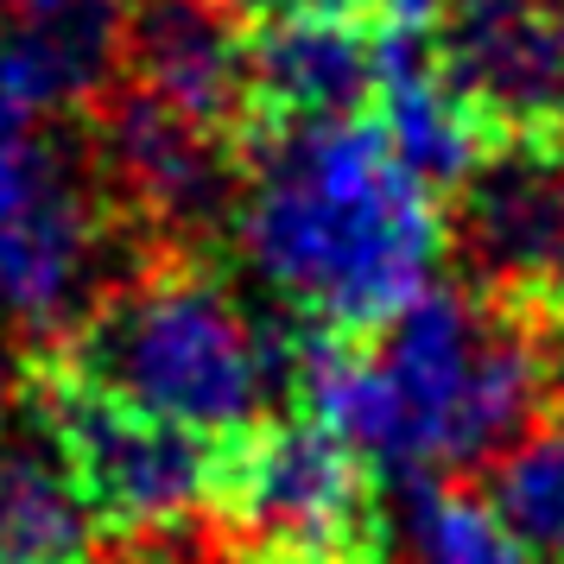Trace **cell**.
<instances>
[{"instance_id": "cell-17", "label": "cell", "mask_w": 564, "mask_h": 564, "mask_svg": "<svg viewBox=\"0 0 564 564\" xmlns=\"http://www.w3.org/2000/svg\"><path fill=\"white\" fill-rule=\"evenodd\" d=\"M13 393H20V368L7 361V349H0V425H7V412H13Z\"/></svg>"}, {"instance_id": "cell-9", "label": "cell", "mask_w": 564, "mask_h": 564, "mask_svg": "<svg viewBox=\"0 0 564 564\" xmlns=\"http://www.w3.org/2000/svg\"><path fill=\"white\" fill-rule=\"evenodd\" d=\"M457 241L488 292L545 305L564 273V140H501L457 191Z\"/></svg>"}, {"instance_id": "cell-7", "label": "cell", "mask_w": 564, "mask_h": 564, "mask_svg": "<svg viewBox=\"0 0 564 564\" xmlns=\"http://www.w3.org/2000/svg\"><path fill=\"white\" fill-rule=\"evenodd\" d=\"M432 45L495 140H564V0H451Z\"/></svg>"}, {"instance_id": "cell-11", "label": "cell", "mask_w": 564, "mask_h": 564, "mask_svg": "<svg viewBox=\"0 0 564 564\" xmlns=\"http://www.w3.org/2000/svg\"><path fill=\"white\" fill-rule=\"evenodd\" d=\"M121 39L128 0H26L0 20V96L52 121L102 102L121 70Z\"/></svg>"}, {"instance_id": "cell-3", "label": "cell", "mask_w": 564, "mask_h": 564, "mask_svg": "<svg viewBox=\"0 0 564 564\" xmlns=\"http://www.w3.org/2000/svg\"><path fill=\"white\" fill-rule=\"evenodd\" d=\"M45 375L235 451L292 387V343L267 330L204 260L159 254L133 280L108 285L52 349Z\"/></svg>"}, {"instance_id": "cell-6", "label": "cell", "mask_w": 564, "mask_h": 564, "mask_svg": "<svg viewBox=\"0 0 564 564\" xmlns=\"http://www.w3.org/2000/svg\"><path fill=\"white\" fill-rule=\"evenodd\" d=\"M39 419L52 425L57 451L70 457L102 533L133 539V545H172L216 513L223 463H229L223 444L140 419L77 381H57L45 368H39Z\"/></svg>"}, {"instance_id": "cell-4", "label": "cell", "mask_w": 564, "mask_h": 564, "mask_svg": "<svg viewBox=\"0 0 564 564\" xmlns=\"http://www.w3.org/2000/svg\"><path fill=\"white\" fill-rule=\"evenodd\" d=\"M115 204L52 115L0 96V317L57 349L102 299Z\"/></svg>"}, {"instance_id": "cell-14", "label": "cell", "mask_w": 564, "mask_h": 564, "mask_svg": "<svg viewBox=\"0 0 564 564\" xmlns=\"http://www.w3.org/2000/svg\"><path fill=\"white\" fill-rule=\"evenodd\" d=\"M412 564H533L539 552L495 513V501L451 482H412L406 495Z\"/></svg>"}, {"instance_id": "cell-1", "label": "cell", "mask_w": 564, "mask_h": 564, "mask_svg": "<svg viewBox=\"0 0 564 564\" xmlns=\"http://www.w3.org/2000/svg\"><path fill=\"white\" fill-rule=\"evenodd\" d=\"M292 393L375 476L444 482L513 451L564 400V324L539 299L432 285L375 336L305 330Z\"/></svg>"}, {"instance_id": "cell-18", "label": "cell", "mask_w": 564, "mask_h": 564, "mask_svg": "<svg viewBox=\"0 0 564 564\" xmlns=\"http://www.w3.org/2000/svg\"><path fill=\"white\" fill-rule=\"evenodd\" d=\"M545 311H552V317H558V324H564V273H558V285L545 292Z\"/></svg>"}, {"instance_id": "cell-16", "label": "cell", "mask_w": 564, "mask_h": 564, "mask_svg": "<svg viewBox=\"0 0 564 564\" xmlns=\"http://www.w3.org/2000/svg\"><path fill=\"white\" fill-rule=\"evenodd\" d=\"M235 26L267 32V26H305V20H375L381 0H216Z\"/></svg>"}, {"instance_id": "cell-13", "label": "cell", "mask_w": 564, "mask_h": 564, "mask_svg": "<svg viewBox=\"0 0 564 564\" xmlns=\"http://www.w3.org/2000/svg\"><path fill=\"white\" fill-rule=\"evenodd\" d=\"M96 508L52 425H0V564H89Z\"/></svg>"}, {"instance_id": "cell-2", "label": "cell", "mask_w": 564, "mask_h": 564, "mask_svg": "<svg viewBox=\"0 0 564 564\" xmlns=\"http://www.w3.org/2000/svg\"><path fill=\"white\" fill-rule=\"evenodd\" d=\"M451 223L375 115L267 121L241 140L235 248L311 330L375 336L432 292Z\"/></svg>"}, {"instance_id": "cell-15", "label": "cell", "mask_w": 564, "mask_h": 564, "mask_svg": "<svg viewBox=\"0 0 564 564\" xmlns=\"http://www.w3.org/2000/svg\"><path fill=\"white\" fill-rule=\"evenodd\" d=\"M488 501L539 558H564V400L513 451L495 457Z\"/></svg>"}, {"instance_id": "cell-19", "label": "cell", "mask_w": 564, "mask_h": 564, "mask_svg": "<svg viewBox=\"0 0 564 564\" xmlns=\"http://www.w3.org/2000/svg\"><path fill=\"white\" fill-rule=\"evenodd\" d=\"M20 7H26V0H0V20H7V13H20Z\"/></svg>"}, {"instance_id": "cell-5", "label": "cell", "mask_w": 564, "mask_h": 564, "mask_svg": "<svg viewBox=\"0 0 564 564\" xmlns=\"http://www.w3.org/2000/svg\"><path fill=\"white\" fill-rule=\"evenodd\" d=\"M381 476L317 419H267L223 463L216 520L254 564H387Z\"/></svg>"}, {"instance_id": "cell-10", "label": "cell", "mask_w": 564, "mask_h": 564, "mask_svg": "<svg viewBox=\"0 0 564 564\" xmlns=\"http://www.w3.org/2000/svg\"><path fill=\"white\" fill-rule=\"evenodd\" d=\"M121 64H128L133 89L229 133L235 147L254 128L248 39L216 0H128Z\"/></svg>"}, {"instance_id": "cell-8", "label": "cell", "mask_w": 564, "mask_h": 564, "mask_svg": "<svg viewBox=\"0 0 564 564\" xmlns=\"http://www.w3.org/2000/svg\"><path fill=\"white\" fill-rule=\"evenodd\" d=\"M241 147L229 133L165 108L147 89H108L96 121V172L108 184V204L159 235L204 229L216 209L241 191Z\"/></svg>"}, {"instance_id": "cell-12", "label": "cell", "mask_w": 564, "mask_h": 564, "mask_svg": "<svg viewBox=\"0 0 564 564\" xmlns=\"http://www.w3.org/2000/svg\"><path fill=\"white\" fill-rule=\"evenodd\" d=\"M375 83H381L375 20H305V26H267L248 39L254 128L361 115V102H375Z\"/></svg>"}]
</instances>
